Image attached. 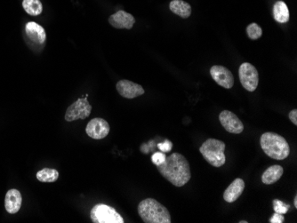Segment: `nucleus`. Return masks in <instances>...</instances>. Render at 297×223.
<instances>
[{
  "mask_svg": "<svg viewBox=\"0 0 297 223\" xmlns=\"http://www.w3.org/2000/svg\"><path fill=\"white\" fill-rule=\"evenodd\" d=\"M156 166L161 175L176 187H183L191 178L189 162L179 153L171 154L162 164Z\"/></svg>",
  "mask_w": 297,
  "mask_h": 223,
  "instance_id": "nucleus-1",
  "label": "nucleus"
},
{
  "mask_svg": "<svg viewBox=\"0 0 297 223\" xmlns=\"http://www.w3.org/2000/svg\"><path fill=\"white\" fill-rule=\"evenodd\" d=\"M260 144L264 153L276 160H283L290 154L289 144L283 136L278 133H264L260 139Z\"/></svg>",
  "mask_w": 297,
  "mask_h": 223,
  "instance_id": "nucleus-2",
  "label": "nucleus"
},
{
  "mask_svg": "<svg viewBox=\"0 0 297 223\" xmlns=\"http://www.w3.org/2000/svg\"><path fill=\"white\" fill-rule=\"evenodd\" d=\"M138 214L145 223H171L169 211L153 198H146L138 205Z\"/></svg>",
  "mask_w": 297,
  "mask_h": 223,
  "instance_id": "nucleus-3",
  "label": "nucleus"
},
{
  "mask_svg": "<svg viewBox=\"0 0 297 223\" xmlns=\"http://www.w3.org/2000/svg\"><path fill=\"white\" fill-rule=\"evenodd\" d=\"M224 150L225 143L212 138L207 140L199 148V152L202 154L203 157L215 167H221L225 164L226 157Z\"/></svg>",
  "mask_w": 297,
  "mask_h": 223,
  "instance_id": "nucleus-4",
  "label": "nucleus"
},
{
  "mask_svg": "<svg viewBox=\"0 0 297 223\" xmlns=\"http://www.w3.org/2000/svg\"><path fill=\"white\" fill-rule=\"evenodd\" d=\"M90 218L94 223H123L124 219L118 212L107 204L95 205L90 213Z\"/></svg>",
  "mask_w": 297,
  "mask_h": 223,
  "instance_id": "nucleus-5",
  "label": "nucleus"
},
{
  "mask_svg": "<svg viewBox=\"0 0 297 223\" xmlns=\"http://www.w3.org/2000/svg\"><path fill=\"white\" fill-rule=\"evenodd\" d=\"M239 76L241 85L245 90L248 92L256 90L259 83V75L254 65L249 62L242 63L239 70Z\"/></svg>",
  "mask_w": 297,
  "mask_h": 223,
  "instance_id": "nucleus-6",
  "label": "nucleus"
},
{
  "mask_svg": "<svg viewBox=\"0 0 297 223\" xmlns=\"http://www.w3.org/2000/svg\"><path fill=\"white\" fill-rule=\"evenodd\" d=\"M92 106L86 98L79 99L68 108L65 113L67 122H72L78 119H87L91 114Z\"/></svg>",
  "mask_w": 297,
  "mask_h": 223,
  "instance_id": "nucleus-7",
  "label": "nucleus"
},
{
  "mask_svg": "<svg viewBox=\"0 0 297 223\" xmlns=\"http://www.w3.org/2000/svg\"><path fill=\"white\" fill-rule=\"evenodd\" d=\"M219 120L228 133L240 134L244 130V124L241 119L230 110L222 111L219 115Z\"/></svg>",
  "mask_w": 297,
  "mask_h": 223,
  "instance_id": "nucleus-8",
  "label": "nucleus"
},
{
  "mask_svg": "<svg viewBox=\"0 0 297 223\" xmlns=\"http://www.w3.org/2000/svg\"><path fill=\"white\" fill-rule=\"evenodd\" d=\"M109 124L106 120L100 118L92 119L85 127V132L89 137L95 140L104 139L109 133Z\"/></svg>",
  "mask_w": 297,
  "mask_h": 223,
  "instance_id": "nucleus-9",
  "label": "nucleus"
},
{
  "mask_svg": "<svg viewBox=\"0 0 297 223\" xmlns=\"http://www.w3.org/2000/svg\"><path fill=\"white\" fill-rule=\"evenodd\" d=\"M210 74L213 79L216 82L219 86L226 89H231L234 86V76L226 67L221 65H215L210 70Z\"/></svg>",
  "mask_w": 297,
  "mask_h": 223,
  "instance_id": "nucleus-10",
  "label": "nucleus"
},
{
  "mask_svg": "<svg viewBox=\"0 0 297 223\" xmlns=\"http://www.w3.org/2000/svg\"><path fill=\"white\" fill-rule=\"evenodd\" d=\"M116 87L118 94L127 99H134L144 94V89L142 88V86L132 81H118Z\"/></svg>",
  "mask_w": 297,
  "mask_h": 223,
  "instance_id": "nucleus-11",
  "label": "nucleus"
},
{
  "mask_svg": "<svg viewBox=\"0 0 297 223\" xmlns=\"http://www.w3.org/2000/svg\"><path fill=\"white\" fill-rule=\"evenodd\" d=\"M108 23L116 29H131L135 23V19L132 15L120 10L116 14L110 15Z\"/></svg>",
  "mask_w": 297,
  "mask_h": 223,
  "instance_id": "nucleus-12",
  "label": "nucleus"
},
{
  "mask_svg": "<svg viewBox=\"0 0 297 223\" xmlns=\"http://www.w3.org/2000/svg\"><path fill=\"white\" fill-rule=\"evenodd\" d=\"M244 189H245V181L241 178H237L228 186V188L223 193V198L228 203H233L241 197L244 191Z\"/></svg>",
  "mask_w": 297,
  "mask_h": 223,
  "instance_id": "nucleus-13",
  "label": "nucleus"
},
{
  "mask_svg": "<svg viewBox=\"0 0 297 223\" xmlns=\"http://www.w3.org/2000/svg\"><path fill=\"white\" fill-rule=\"evenodd\" d=\"M22 203L23 198L19 190L13 189L7 191L5 198V207L7 213L11 214L18 213L22 206Z\"/></svg>",
  "mask_w": 297,
  "mask_h": 223,
  "instance_id": "nucleus-14",
  "label": "nucleus"
},
{
  "mask_svg": "<svg viewBox=\"0 0 297 223\" xmlns=\"http://www.w3.org/2000/svg\"><path fill=\"white\" fill-rule=\"evenodd\" d=\"M25 31L28 38L36 44H44L47 39V34L45 29L39 24L34 22H29L26 24Z\"/></svg>",
  "mask_w": 297,
  "mask_h": 223,
  "instance_id": "nucleus-15",
  "label": "nucleus"
},
{
  "mask_svg": "<svg viewBox=\"0 0 297 223\" xmlns=\"http://www.w3.org/2000/svg\"><path fill=\"white\" fill-rule=\"evenodd\" d=\"M284 169L282 166L275 165L270 166L268 169L264 172L262 176V181L266 185H270L277 182L283 174Z\"/></svg>",
  "mask_w": 297,
  "mask_h": 223,
  "instance_id": "nucleus-16",
  "label": "nucleus"
},
{
  "mask_svg": "<svg viewBox=\"0 0 297 223\" xmlns=\"http://www.w3.org/2000/svg\"><path fill=\"white\" fill-rule=\"evenodd\" d=\"M170 10L180 17L187 19L191 15V6L183 0H173L169 5Z\"/></svg>",
  "mask_w": 297,
  "mask_h": 223,
  "instance_id": "nucleus-17",
  "label": "nucleus"
},
{
  "mask_svg": "<svg viewBox=\"0 0 297 223\" xmlns=\"http://www.w3.org/2000/svg\"><path fill=\"white\" fill-rule=\"evenodd\" d=\"M273 17L279 24H286L289 21V10L283 1H277L273 5Z\"/></svg>",
  "mask_w": 297,
  "mask_h": 223,
  "instance_id": "nucleus-18",
  "label": "nucleus"
},
{
  "mask_svg": "<svg viewBox=\"0 0 297 223\" xmlns=\"http://www.w3.org/2000/svg\"><path fill=\"white\" fill-rule=\"evenodd\" d=\"M23 6L26 13L32 16H37L42 13L43 5L39 0H24Z\"/></svg>",
  "mask_w": 297,
  "mask_h": 223,
  "instance_id": "nucleus-19",
  "label": "nucleus"
},
{
  "mask_svg": "<svg viewBox=\"0 0 297 223\" xmlns=\"http://www.w3.org/2000/svg\"><path fill=\"white\" fill-rule=\"evenodd\" d=\"M59 178V173L55 169L44 168L38 172L37 179L41 182H54Z\"/></svg>",
  "mask_w": 297,
  "mask_h": 223,
  "instance_id": "nucleus-20",
  "label": "nucleus"
},
{
  "mask_svg": "<svg viewBox=\"0 0 297 223\" xmlns=\"http://www.w3.org/2000/svg\"><path fill=\"white\" fill-rule=\"evenodd\" d=\"M246 33L250 39L256 40L263 36V29L257 24H251L246 28Z\"/></svg>",
  "mask_w": 297,
  "mask_h": 223,
  "instance_id": "nucleus-21",
  "label": "nucleus"
},
{
  "mask_svg": "<svg viewBox=\"0 0 297 223\" xmlns=\"http://www.w3.org/2000/svg\"><path fill=\"white\" fill-rule=\"evenodd\" d=\"M289 208H290L289 204H285L280 200H273V209L275 213L280 214H287Z\"/></svg>",
  "mask_w": 297,
  "mask_h": 223,
  "instance_id": "nucleus-22",
  "label": "nucleus"
},
{
  "mask_svg": "<svg viewBox=\"0 0 297 223\" xmlns=\"http://www.w3.org/2000/svg\"><path fill=\"white\" fill-rule=\"evenodd\" d=\"M165 158H166V157H165V153L157 152V153H154L152 155L151 161L153 162V164L156 166H159V165H161L163 162L165 161Z\"/></svg>",
  "mask_w": 297,
  "mask_h": 223,
  "instance_id": "nucleus-23",
  "label": "nucleus"
},
{
  "mask_svg": "<svg viewBox=\"0 0 297 223\" xmlns=\"http://www.w3.org/2000/svg\"><path fill=\"white\" fill-rule=\"evenodd\" d=\"M158 148L161 149L162 152H169L172 148H173V143L169 142L168 140H165L164 143H159Z\"/></svg>",
  "mask_w": 297,
  "mask_h": 223,
  "instance_id": "nucleus-24",
  "label": "nucleus"
},
{
  "mask_svg": "<svg viewBox=\"0 0 297 223\" xmlns=\"http://www.w3.org/2000/svg\"><path fill=\"white\" fill-rule=\"evenodd\" d=\"M283 214H278V213H275L273 216L270 219V223H282L284 222Z\"/></svg>",
  "mask_w": 297,
  "mask_h": 223,
  "instance_id": "nucleus-25",
  "label": "nucleus"
},
{
  "mask_svg": "<svg viewBox=\"0 0 297 223\" xmlns=\"http://www.w3.org/2000/svg\"><path fill=\"white\" fill-rule=\"evenodd\" d=\"M290 121L292 122L294 124H297V109H293L292 111H290V113L288 115Z\"/></svg>",
  "mask_w": 297,
  "mask_h": 223,
  "instance_id": "nucleus-26",
  "label": "nucleus"
},
{
  "mask_svg": "<svg viewBox=\"0 0 297 223\" xmlns=\"http://www.w3.org/2000/svg\"><path fill=\"white\" fill-rule=\"evenodd\" d=\"M294 204H295L296 207H297V196H296L295 198H294Z\"/></svg>",
  "mask_w": 297,
  "mask_h": 223,
  "instance_id": "nucleus-27",
  "label": "nucleus"
},
{
  "mask_svg": "<svg viewBox=\"0 0 297 223\" xmlns=\"http://www.w3.org/2000/svg\"><path fill=\"white\" fill-rule=\"evenodd\" d=\"M241 223H247V222H245V221H242V222H240Z\"/></svg>",
  "mask_w": 297,
  "mask_h": 223,
  "instance_id": "nucleus-28",
  "label": "nucleus"
}]
</instances>
